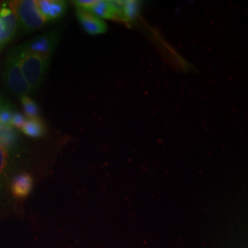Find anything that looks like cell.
Returning <instances> with one entry per match:
<instances>
[{
  "instance_id": "cell-1",
  "label": "cell",
  "mask_w": 248,
  "mask_h": 248,
  "mask_svg": "<svg viewBox=\"0 0 248 248\" xmlns=\"http://www.w3.org/2000/svg\"><path fill=\"white\" fill-rule=\"evenodd\" d=\"M20 69L32 92L39 89L45 80L51 59L29 53L19 47L13 50Z\"/></svg>"
},
{
  "instance_id": "cell-2",
  "label": "cell",
  "mask_w": 248,
  "mask_h": 248,
  "mask_svg": "<svg viewBox=\"0 0 248 248\" xmlns=\"http://www.w3.org/2000/svg\"><path fill=\"white\" fill-rule=\"evenodd\" d=\"M3 81L9 91L19 98L23 96H29L30 93H32L26 79L24 78V76L18 64V59L13 51L9 53L5 62Z\"/></svg>"
},
{
  "instance_id": "cell-3",
  "label": "cell",
  "mask_w": 248,
  "mask_h": 248,
  "mask_svg": "<svg viewBox=\"0 0 248 248\" xmlns=\"http://www.w3.org/2000/svg\"><path fill=\"white\" fill-rule=\"evenodd\" d=\"M18 18V27L23 32H31L41 29L46 21L37 8L35 0H21L12 2Z\"/></svg>"
},
{
  "instance_id": "cell-4",
  "label": "cell",
  "mask_w": 248,
  "mask_h": 248,
  "mask_svg": "<svg viewBox=\"0 0 248 248\" xmlns=\"http://www.w3.org/2000/svg\"><path fill=\"white\" fill-rule=\"evenodd\" d=\"M60 36L61 30L56 29L49 32L37 36L18 47L29 53H34L37 55L51 59L53 52L59 43Z\"/></svg>"
},
{
  "instance_id": "cell-5",
  "label": "cell",
  "mask_w": 248,
  "mask_h": 248,
  "mask_svg": "<svg viewBox=\"0 0 248 248\" xmlns=\"http://www.w3.org/2000/svg\"><path fill=\"white\" fill-rule=\"evenodd\" d=\"M18 27V18L12 2L2 4L0 8V49L13 40Z\"/></svg>"
},
{
  "instance_id": "cell-6",
  "label": "cell",
  "mask_w": 248,
  "mask_h": 248,
  "mask_svg": "<svg viewBox=\"0 0 248 248\" xmlns=\"http://www.w3.org/2000/svg\"><path fill=\"white\" fill-rule=\"evenodd\" d=\"M77 17L83 30L89 34H103L108 30V26L103 19L96 17L88 10L77 9Z\"/></svg>"
},
{
  "instance_id": "cell-7",
  "label": "cell",
  "mask_w": 248,
  "mask_h": 248,
  "mask_svg": "<svg viewBox=\"0 0 248 248\" xmlns=\"http://www.w3.org/2000/svg\"><path fill=\"white\" fill-rule=\"evenodd\" d=\"M36 4L46 22L61 18L67 8L66 2L61 0H39Z\"/></svg>"
},
{
  "instance_id": "cell-8",
  "label": "cell",
  "mask_w": 248,
  "mask_h": 248,
  "mask_svg": "<svg viewBox=\"0 0 248 248\" xmlns=\"http://www.w3.org/2000/svg\"><path fill=\"white\" fill-rule=\"evenodd\" d=\"M33 187V178L28 173H21L12 178L10 189L16 198H25Z\"/></svg>"
},
{
  "instance_id": "cell-9",
  "label": "cell",
  "mask_w": 248,
  "mask_h": 248,
  "mask_svg": "<svg viewBox=\"0 0 248 248\" xmlns=\"http://www.w3.org/2000/svg\"><path fill=\"white\" fill-rule=\"evenodd\" d=\"M88 11L101 19L105 18V19L117 20V17H118L115 1H107V0L106 1L105 0L95 1Z\"/></svg>"
},
{
  "instance_id": "cell-10",
  "label": "cell",
  "mask_w": 248,
  "mask_h": 248,
  "mask_svg": "<svg viewBox=\"0 0 248 248\" xmlns=\"http://www.w3.org/2000/svg\"><path fill=\"white\" fill-rule=\"evenodd\" d=\"M115 5L119 21H133L139 14L140 4L137 1H115Z\"/></svg>"
},
{
  "instance_id": "cell-11",
  "label": "cell",
  "mask_w": 248,
  "mask_h": 248,
  "mask_svg": "<svg viewBox=\"0 0 248 248\" xmlns=\"http://www.w3.org/2000/svg\"><path fill=\"white\" fill-rule=\"evenodd\" d=\"M22 133L31 138H41L45 135L46 132L45 124L41 118L39 119H27L25 124L20 130Z\"/></svg>"
},
{
  "instance_id": "cell-12",
  "label": "cell",
  "mask_w": 248,
  "mask_h": 248,
  "mask_svg": "<svg viewBox=\"0 0 248 248\" xmlns=\"http://www.w3.org/2000/svg\"><path fill=\"white\" fill-rule=\"evenodd\" d=\"M12 167L11 153L0 145V191L5 186Z\"/></svg>"
},
{
  "instance_id": "cell-13",
  "label": "cell",
  "mask_w": 248,
  "mask_h": 248,
  "mask_svg": "<svg viewBox=\"0 0 248 248\" xmlns=\"http://www.w3.org/2000/svg\"><path fill=\"white\" fill-rule=\"evenodd\" d=\"M18 143L17 130L11 126L0 125V145L9 152Z\"/></svg>"
},
{
  "instance_id": "cell-14",
  "label": "cell",
  "mask_w": 248,
  "mask_h": 248,
  "mask_svg": "<svg viewBox=\"0 0 248 248\" xmlns=\"http://www.w3.org/2000/svg\"><path fill=\"white\" fill-rule=\"evenodd\" d=\"M20 101L23 108V112L27 119H39L40 108L35 101L29 96H23L20 98Z\"/></svg>"
},
{
  "instance_id": "cell-15",
  "label": "cell",
  "mask_w": 248,
  "mask_h": 248,
  "mask_svg": "<svg viewBox=\"0 0 248 248\" xmlns=\"http://www.w3.org/2000/svg\"><path fill=\"white\" fill-rule=\"evenodd\" d=\"M14 109L12 108L9 102H5V104L0 109V125L3 126H11V119L13 115Z\"/></svg>"
},
{
  "instance_id": "cell-16",
  "label": "cell",
  "mask_w": 248,
  "mask_h": 248,
  "mask_svg": "<svg viewBox=\"0 0 248 248\" xmlns=\"http://www.w3.org/2000/svg\"><path fill=\"white\" fill-rule=\"evenodd\" d=\"M26 121V117L19 113L18 111L13 112L12 119H11V127H13L16 130H21V128L23 127V125L25 124Z\"/></svg>"
},
{
  "instance_id": "cell-17",
  "label": "cell",
  "mask_w": 248,
  "mask_h": 248,
  "mask_svg": "<svg viewBox=\"0 0 248 248\" xmlns=\"http://www.w3.org/2000/svg\"><path fill=\"white\" fill-rule=\"evenodd\" d=\"M5 102H6V100H5L4 98H1V97H0V109L2 108V107H3V105L5 104Z\"/></svg>"
}]
</instances>
